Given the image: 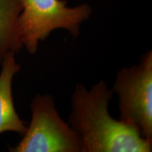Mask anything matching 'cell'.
<instances>
[{
	"label": "cell",
	"instance_id": "6da1fadb",
	"mask_svg": "<svg viewBox=\"0 0 152 152\" xmlns=\"http://www.w3.org/2000/svg\"><path fill=\"white\" fill-rule=\"evenodd\" d=\"M113 95L104 80L89 90L80 83L75 87L68 123L80 140L82 152H151L152 141L110 115Z\"/></svg>",
	"mask_w": 152,
	"mask_h": 152
},
{
	"label": "cell",
	"instance_id": "7a4b0ae2",
	"mask_svg": "<svg viewBox=\"0 0 152 152\" xmlns=\"http://www.w3.org/2000/svg\"><path fill=\"white\" fill-rule=\"evenodd\" d=\"M20 1L22 10L18 18L19 35L23 48L32 55L37 52L39 42L57 29L68 30L77 37L82 23L92 14L86 4L70 8L66 0Z\"/></svg>",
	"mask_w": 152,
	"mask_h": 152
},
{
	"label": "cell",
	"instance_id": "3957f363",
	"mask_svg": "<svg viewBox=\"0 0 152 152\" xmlns=\"http://www.w3.org/2000/svg\"><path fill=\"white\" fill-rule=\"evenodd\" d=\"M31 119L20 142L11 152H82L79 137L61 117L54 99L37 94L30 103Z\"/></svg>",
	"mask_w": 152,
	"mask_h": 152
},
{
	"label": "cell",
	"instance_id": "277c9868",
	"mask_svg": "<svg viewBox=\"0 0 152 152\" xmlns=\"http://www.w3.org/2000/svg\"><path fill=\"white\" fill-rule=\"evenodd\" d=\"M118 95L120 119L152 141V52L142 55L138 64L118 71L111 88Z\"/></svg>",
	"mask_w": 152,
	"mask_h": 152
},
{
	"label": "cell",
	"instance_id": "5b68a950",
	"mask_svg": "<svg viewBox=\"0 0 152 152\" xmlns=\"http://www.w3.org/2000/svg\"><path fill=\"white\" fill-rule=\"evenodd\" d=\"M15 55L8 52L0 64V134L11 132L22 136L27 126L16 111L12 93L13 80L21 69Z\"/></svg>",
	"mask_w": 152,
	"mask_h": 152
},
{
	"label": "cell",
	"instance_id": "8992f818",
	"mask_svg": "<svg viewBox=\"0 0 152 152\" xmlns=\"http://www.w3.org/2000/svg\"><path fill=\"white\" fill-rule=\"evenodd\" d=\"M21 10L20 0H0V64L7 53L23 48L18 31Z\"/></svg>",
	"mask_w": 152,
	"mask_h": 152
}]
</instances>
